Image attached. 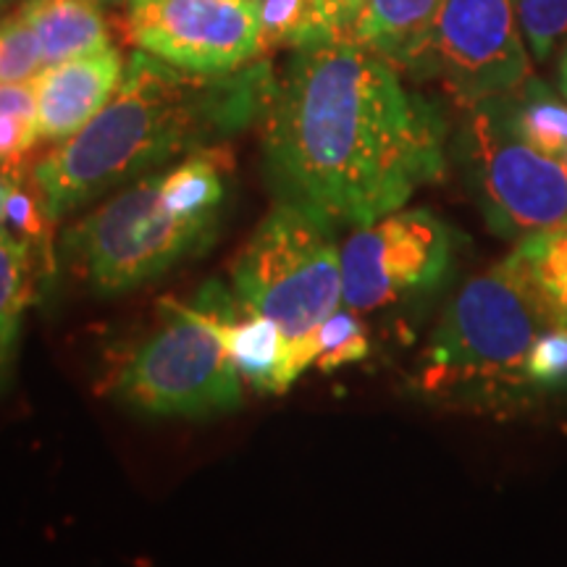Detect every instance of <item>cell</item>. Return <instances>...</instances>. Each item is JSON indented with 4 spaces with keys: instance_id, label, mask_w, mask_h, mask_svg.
Instances as JSON below:
<instances>
[{
    "instance_id": "6da1fadb",
    "label": "cell",
    "mask_w": 567,
    "mask_h": 567,
    "mask_svg": "<svg viewBox=\"0 0 567 567\" xmlns=\"http://www.w3.org/2000/svg\"><path fill=\"white\" fill-rule=\"evenodd\" d=\"M260 126L276 203L360 229L405 208L444 174L442 111L354 40L292 51L274 74Z\"/></svg>"
},
{
    "instance_id": "7a4b0ae2",
    "label": "cell",
    "mask_w": 567,
    "mask_h": 567,
    "mask_svg": "<svg viewBox=\"0 0 567 567\" xmlns=\"http://www.w3.org/2000/svg\"><path fill=\"white\" fill-rule=\"evenodd\" d=\"M274 74L260 59L229 74H195L134 48L105 109L32 166L51 221L258 126Z\"/></svg>"
},
{
    "instance_id": "3957f363",
    "label": "cell",
    "mask_w": 567,
    "mask_h": 567,
    "mask_svg": "<svg viewBox=\"0 0 567 567\" xmlns=\"http://www.w3.org/2000/svg\"><path fill=\"white\" fill-rule=\"evenodd\" d=\"M549 329L534 292L505 258L460 289L423 354L415 386L436 402L478 410L513 402L530 386L528 352Z\"/></svg>"
},
{
    "instance_id": "277c9868",
    "label": "cell",
    "mask_w": 567,
    "mask_h": 567,
    "mask_svg": "<svg viewBox=\"0 0 567 567\" xmlns=\"http://www.w3.org/2000/svg\"><path fill=\"white\" fill-rule=\"evenodd\" d=\"M234 300L281 334L279 389L316 365L321 326L344 305L342 245L334 226L289 203H276L231 266Z\"/></svg>"
},
{
    "instance_id": "5b68a950",
    "label": "cell",
    "mask_w": 567,
    "mask_h": 567,
    "mask_svg": "<svg viewBox=\"0 0 567 567\" xmlns=\"http://www.w3.org/2000/svg\"><path fill=\"white\" fill-rule=\"evenodd\" d=\"M218 218H184L161 195V172L116 189L61 237L71 276L97 297L145 287L182 260L208 250Z\"/></svg>"
},
{
    "instance_id": "8992f818",
    "label": "cell",
    "mask_w": 567,
    "mask_h": 567,
    "mask_svg": "<svg viewBox=\"0 0 567 567\" xmlns=\"http://www.w3.org/2000/svg\"><path fill=\"white\" fill-rule=\"evenodd\" d=\"M234 300L208 281L176 313L126 354L111 379L118 405L153 417H210L243 408V375L216 329Z\"/></svg>"
},
{
    "instance_id": "52a82bcc",
    "label": "cell",
    "mask_w": 567,
    "mask_h": 567,
    "mask_svg": "<svg viewBox=\"0 0 567 567\" xmlns=\"http://www.w3.org/2000/svg\"><path fill=\"white\" fill-rule=\"evenodd\" d=\"M465 111L457 151L492 231L526 239L567 224V161L515 130L507 95Z\"/></svg>"
},
{
    "instance_id": "ba28073f",
    "label": "cell",
    "mask_w": 567,
    "mask_h": 567,
    "mask_svg": "<svg viewBox=\"0 0 567 567\" xmlns=\"http://www.w3.org/2000/svg\"><path fill=\"white\" fill-rule=\"evenodd\" d=\"M530 76L513 0H444L415 80H436L463 109L509 95Z\"/></svg>"
},
{
    "instance_id": "9c48e42d",
    "label": "cell",
    "mask_w": 567,
    "mask_h": 567,
    "mask_svg": "<svg viewBox=\"0 0 567 567\" xmlns=\"http://www.w3.org/2000/svg\"><path fill=\"white\" fill-rule=\"evenodd\" d=\"M450 266V226L425 208H400L354 229L342 245L344 305L354 313H371L431 292Z\"/></svg>"
},
{
    "instance_id": "30bf717a",
    "label": "cell",
    "mask_w": 567,
    "mask_h": 567,
    "mask_svg": "<svg viewBox=\"0 0 567 567\" xmlns=\"http://www.w3.org/2000/svg\"><path fill=\"white\" fill-rule=\"evenodd\" d=\"M134 48L195 74H229L264 55L260 0H126Z\"/></svg>"
},
{
    "instance_id": "8fae6325",
    "label": "cell",
    "mask_w": 567,
    "mask_h": 567,
    "mask_svg": "<svg viewBox=\"0 0 567 567\" xmlns=\"http://www.w3.org/2000/svg\"><path fill=\"white\" fill-rule=\"evenodd\" d=\"M126 59L116 45L76 55L34 76L40 142L74 137L105 109L124 76Z\"/></svg>"
},
{
    "instance_id": "7c38bea8",
    "label": "cell",
    "mask_w": 567,
    "mask_h": 567,
    "mask_svg": "<svg viewBox=\"0 0 567 567\" xmlns=\"http://www.w3.org/2000/svg\"><path fill=\"white\" fill-rule=\"evenodd\" d=\"M444 0H365L354 42L415 80Z\"/></svg>"
},
{
    "instance_id": "4fadbf2b",
    "label": "cell",
    "mask_w": 567,
    "mask_h": 567,
    "mask_svg": "<svg viewBox=\"0 0 567 567\" xmlns=\"http://www.w3.org/2000/svg\"><path fill=\"white\" fill-rule=\"evenodd\" d=\"M19 11L38 34L45 66L113 45L97 0H19Z\"/></svg>"
},
{
    "instance_id": "5bb4252c",
    "label": "cell",
    "mask_w": 567,
    "mask_h": 567,
    "mask_svg": "<svg viewBox=\"0 0 567 567\" xmlns=\"http://www.w3.org/2000/svg\"><path fill=\"white\" fill-rule=\"evenodd\" d=\"M216 329L245 384L266 394H281L284 344L279 329L266 318L239 310L237 300H231L216 316Z\"/></svg>"
},
{
    "instance_id": "9a60e30c",
    "label": "cell",
    "mask_w": 567,
    "mask_h": 567,
    "mask_svg": "<svg viewBox=\"0 0 567 567\" xmlns=\"http://www.w3.org/2000/svg\"><path fill=\"white\" fill-rule=\"evenodd\" d=\"M38 258V250L24 237L0 226V389L11 373L21 326L32 305Z\"/></svg>"
},
{
    "instance_id": "2e32d148",
    "label": "cell",
    "mask_w": 567,
    "mask_h": 567,
    "mask_svg": "<svg viewBox=\"0 0 567 567\" xmlns=\"http://www.w3.org/2000/svg\"><path fill=\"white\" fill-rule=\"evenodd\" d=\"M509 258L515 260L549 326L567 329V224L520 239Z\"/></svg>"
},
{
    "instance_id": "e0dca14e",
    "label": "cell",
    "mask_w": 567,
    "mask_h": 567,
    "mask_svg": "<svg viewBox=\"0 0 567 567\" xmlns=\"http://www.w3.org/2000/svg\"><path fill=\"white\" fill-rule=\"evenodd\" d=\"M216 151L189 155L161 172V195L168 208L184 218H213L221 216L226 184Z\"/></svg>"
},
{
    "instance_id": "ac0fdd59",
    "label": "cell",
    "mask_w": 567,
    "mask_h": 567,
    "mask_svg": "<svg viewBox=\"0 0 567 567\" xmlns=\"http://www.w3.org/2000/svg\"><path fill=\"white\" fill-rule=\"evenodd\" d=\"M515 130L538 151L565 158L567 155V105L534 74L507 95Z\"/></svg>"
},
{
    "instance_id": "d6986e66",
    "label": "cell",
    "mask_w": 567,
    "mask_h": 567,
    "mask_svg": "<svg viewBox=\"0 0 567 567\" xmlns=\"http://www.w3.org/2000/svg\"><path fill=\"white\" fill-rule=\"evenodd\" d=\"M40 142L38 92L32 82L0 84V168H21Z\"/></svg>"
},
{
    "instance_id": "ffe728a7",
    "label": "cell",
    "mask_w": 567,
    "mask_h": 567,
    "mask_svg": "<svg viewBox=\"0 0 567 567\" xmlns=\"http://www.w3.org/2000/svg\"><path fill=\"white\" fill-rule=\"evenodd\" d=\"M260 34L264 53L316 45V0H260Z\"/></svg>"
},
{
    "instance_id": "44dd1931",
    "label": "cell",
    "mask_w": 567,
    "mask_h": 567,
    "mask_svg": "<svg viewBox=\"0 0 567 567\" xmlns=\"http://www.w3.org/2000/svg\"><path fill=\"white\" fill-rule=\"evenodd\" d=\"M45 69L42 48L30 21L17 9L0 17V84L32 82Z\"/></svg>"
},
{
    "instance_id": "7402d4cb",
    "label": "cell",
    "mask_w": 567,
    "mask_h": 567,
    "mask_svg": "<svg viewBox=\"0 0 567 567\" xmlns=\"http://www.w3.org/2000/svg\"><path fill=\"white\" fill-rule=\"evenodd\" d=\"M368 354V337L358 321L354 310L342 308L321 326L316 339V365L321 371H337V368L358 363Z\"/></svg>"
},
{
    "instance_id": "603a6c76",
    "label": "cell",
    "mask_w": 567,
    "mask_h": 567,
    "mask_svg": "<svg viewBox=\"0 0 567 567\" xmlns=\"http://www.w3.org/2000/svg\"><path fill=\"white\" fill-rule=\"evenodd\" d=\"M536 61H547L567 34V0H513Z\"/></svg>"
},
{
    "instance_id": "cb8c5ba5",
    "label": "cell",
    "mask_w": 567,
    "mask_h": 567,
    "mask_svg": "<svg viewBox=\"0 0 567 567\" xmlns=\"http://www.w3.org/2000/svg\"><path fill=\"white\" fill-rule=\"evenodd\" d=\"M526 375L530 386H565L567 384V329L549 326L536 337L528 352Z\"/></svg>"
},
{
    "instance_id": "d4e9b609",
    "label": "cell",
    "mask_w": 567,
    "mask_h": 567,
    "mask_svg": "<svg viewBox=\"0 0 567 567\" xmlns=\"http://www.w3.org/2000/svg\"><path fill=\"white\" fill-rule=\"evenodd\" d=\"M559 90H563V95L567 97V45H565V51H563V59H559Z\"/></svg>"
},
{
    "instance_id": "484cf974",
    "label": "cell",
    "mask_w": 567,
    "mask_h": 567,
    "mask_svg": "<svg viewBox=\"0 0 567 567\" xmlns=\"http://www.w3.org/2000/svg\"><path fill=\"white\" fill-rule=\"evenodd\" d=\"M17 6H19V0H0V17H3L6 11L17 9Z\"/></svg>"
},
{
    "instance_id": "4316f807",
    "label": "cell",
    "mask_w": 567,
    "mask_h": 567,
    "mask_svg": "<svg viewBox=\"0 0 567 567\" xmlns=\"http://www.w3.org/2000/svg\"><path fill=\"white\" fill-rule=\"evenodd\" d=\"M101 6H111V3H118V0H97Z\"/></svg>"
},
{
    "instance_id": "83f0119b",
    "label": "cell",
    "mask_w": 567,
    "mask_h": 567,
    "mask_svg": "<svg viewBox=\"0 0 567 567\" xmlns=\"http://www.w3.org/2000/svg\"><path fill=\"white\" fill-rule=\"evenodd\" d=\"M565 161H567V155H565Z\"/></svg>"
},
{
    "instance_id": "f1b7e54d",
    "label": "cell",
    "mask_w": 567,
    "mask_h": 567,
    "mask_svg": "<svg viewBox=\"0 0 567 567\" xmlns=\"http://www.w3.org/2000/svg\"><path fill=\"white\" fill-rule=\"evenodd\" d=\"M0 172H3V168H0Z\"/></svg>"
}]
</instances>
